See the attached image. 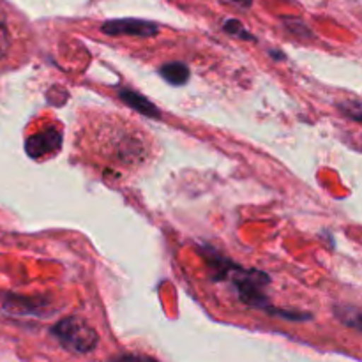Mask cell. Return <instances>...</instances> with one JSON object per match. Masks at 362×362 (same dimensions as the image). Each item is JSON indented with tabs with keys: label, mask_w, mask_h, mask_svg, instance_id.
<instances>
[{
	"label": "cell",
	"mask_w": 362,
	"mask_h": 362,
	"mask_svg": "<svg viewBox=\"0 0 362 362\" xmlns=\"http://www.w3.org/2000/svg\"><path fill=\"white\" fill-rule=\"evenodd\" d=\"M76 147L98 168L115 175H134L151 166L156 145L138 122L113 112H94L78 127Z\"/></svg>",
	"instance_id": "1"
},
{
	"label": "cell",
	"mask_w": 362,
	"mask_h": 362,
	"mask_svg": "<svg viewBox=\"0 0 362 362\" xmlns=\"http://www.w3.org/2000/svg\"><path fill=\"white\" fill-rule=\"evenodd\" d=\"M32 34L27 20L6 0H0V71L23 66L30 55Z\"/></svg>",
	"instance_id": "2"
},
{
	"label": "cell",
	"mask_w": 362,
	"mask_h": 362,
	"mask_svg": "<svg viewBox=\"0 0 362 362\" xmlns=\"http://www.w3.org/2000/svg\"><path fill=\"white\" fill-rule=\"evenodd\" d=\"M57 338L74 352H90L98 343V334L80 318H67L53 329Z\"/></svg>",
	"instance_id": "3"
},
{
	"label": "cell",
	"mask_w": 362,
	"mask_h": 362,
	"mask_svg": "<svg viewBox=\"0 0 362 362\" xmlns=\"http://www.w3.org/2000/svg\"><path fill=\"white\" fill-rule=\"evenodd\" d=\"M60 147V134L55 131H46L27 141V151L32 158H41L45 154H52Z\"/></svg>",
	"instance_id": "4"
},
{
	"label": "cell",
	"mask_w": 362,
	"mask_h": 362,
	"mask_svg": "<svg viewBox=\"0 0 362 362\" xmlns=\"http://www.w3.org/2000/svg\"><path fill=\"white\" fill-rule=\"evenodd\" d=\"M106 30L112 34L119 32H134V34H151L152 25L144 23V21H117V23L106 25Z\"/></svg>",
	"instance_id": "5"
},
{
	"label": "cell",
	"mask_w": 362,
	"mask_h": 362,
	"mask_svg": "<svg viewBox=\"0 0 362 362\" xmlns=\"http://www.w3.org/2000/svg\"><path fill=\"white\" fill-rule=\"evenodd\" d=\"M163 76L168 81H172V83H184L187 76H189V71L184 66H180V64H170V66L163 69Z\"/></svg>",
	"instance_id": "6"
}]
</instances>
